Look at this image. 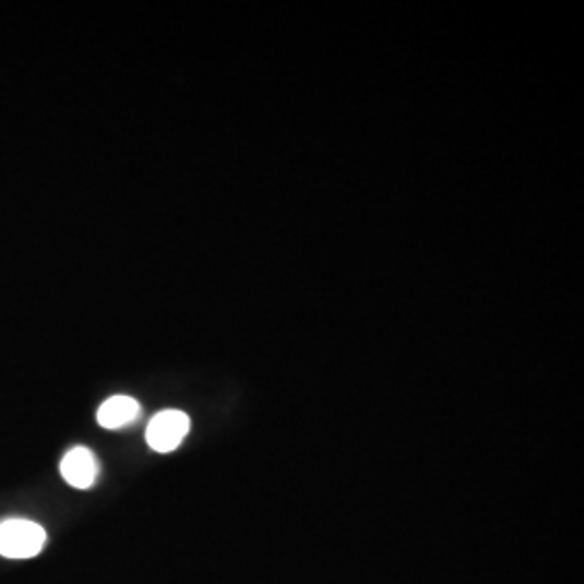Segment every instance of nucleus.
<instances>
[{"mask_svg":"<svg viewBox=\"0 0 584 584\" xmlns=\"http://www.w3.org/2000/svg\"><path fill=\"white\" fill-rule=\"evenodd\" d=\"M46 546V531L28 520H7L0 524V557L33 559Z\"/></svg>","mask_w":584,"mask_h":584,"instance_id":"obj_1","label":"nucleus"},{"mask_svg":"<svg viewBox=\"0 0 584 584\" xmlns=\"http://www.w3.org/2000/svg\"><path fill=\"white\" fill-rule=\"evenodd\" d=\"M189 431H191V418L184 412L165 409L150 420L145 429V440L152 451L171 453L184 442Z\"/></svg>","mask_w":584,"mask_h":584,"instance_id":"obj_2","label":"nucleus"},{"mask_svg":"<svg viewBox=\"0 0 584 584\" xmlns=\"http://www.w3.org/2000/svg\"><path fill=\"white\" fill-rule=\"evenodd\" d=\"M98 474H100L98 460L85 446H76V449L68 451L61 460V476L65 478L68 485H72L76 489L94 487V482L98 480Z\"/></svg>","mask_w":584,"mask_h":584,"instance_id":"obj_3","label":"nucleus"},{"mask_svg":"<svg viewBox=\"0 0 584 584\" xmlns=\"http://www.w3.org/2000/svg\"><path fill=\"white\" fill-rule=\"evenodd\" d=\"M141 416V405L130 398V396H111L109 401H105L98 409V422L105 429H123L130 427L132 422H136Z\"/></svg>","mask_w":584,"mask_h":584,"instance_id":"obj_4","label":"nucleus"}]
</instances>
